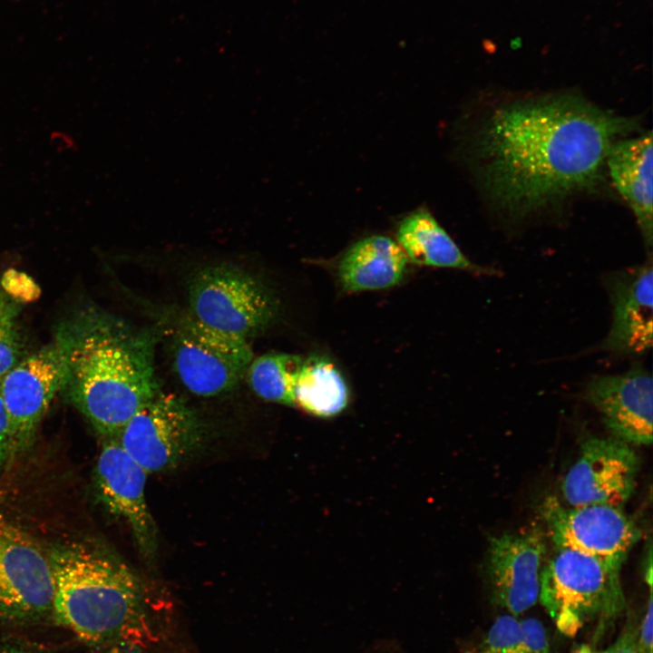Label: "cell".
Wrapping results in <instances>:
<instances>
[{"mask_svg":"<svg viewBox=\"0 0 653 653\" xmlns=\"http://www.w3.org/2000/svg\"><path fill=\"white\" fill-rule=\"evenodd\" d=\"M652 590L650 588L646 614L640 624L638 625V645L639 653H652Z\"/></svg>","mask_w":653,"mask_h":653,"instance_id":"26","label":"cell"},{"mask_svg":"<svg viewBox=\"0 0 653 653\" xmlns=\"http://www.w3.org/2000/svg\"><path fill=\"white\" fill-rule=\"evenodd\" d=\"M0 653H35L26 648L18 647H5L0 648Z\"/></svg>","mask_w":653,"mask_h":653,"instance_id":"29","label":"cell"},{"mask_svg":"<svg viewBox=\"0 0 653 653\" xmlns=\"http://www.w3.org/2000/svg\"><path fill=\"white\" fill-rule=\"evenodd\" d=\"M408 262L395 240L383 235L369 236L344 253L338 278L346 292L389 288L404 278Z\"/></svg>","mask_w":653,"mask_h":653,"instance_id":"17","label":"cell"},{"mask_svg":"<svg viewBox=\"0 0 653 653\" xmlns=\"http://www.w3.org/2000/svg\"><path fill=\"white\" fill-rule=\"evenodd\" d=\"M295 406L312 415L327 418L342 413L349 402L346 382L328 358L303 359L294 388Z\"/></svg>","mask_w":653,"mask_h":653,"instance_id":"19","label":"cell"},{"mask_svg":"<svg viewBox=\"0 0 653 653\" xmlns=\"http://www.w3.org/2000/svg\"><path fill=\"white\" fill-rule=\"evenodd\" d=\"M652 133L615 141L606 157L611 180L637 218L643 238L652 245Z\"/></svg>","mask_w":653,"mask_h":653,"instance_id":"16","label":"cell"},{"mask_svg":"<svg viewBox=\"0 0 653 653\" xmlns=\"http://www.w3.org/2000/svg\"><path fill=\"white\" fill-rule=\"evenodd\" d=\"M13 459L10 421L0 395V476Z\"/></svg>","mask_w":653,"mask_h":653,"instance_id":"25","label":"cell"},{"mask_svg":"<svg viewBox=\"0 0 653 653\" xmlns=\"http://www.w3.org/2000/svg\"><path fill=\"white\" fill-rule=\"evenodd\" d=\"M2 282L3 290L15 300L22 299V292L23 299L30 300L34 297L31 294L35 296L36 293L28 289L38 290L30 278L15 270L6 272Z\"/></svg>","mask_w":653,"mask_h":653,"instance_id":"24","label":"cell"},{"mask_svg":"<svg viewBox=\"0 0 653 653\" xmlns=\"http://www.w3.org/2000/svg\"><path fill=\"white\" fill-rule=\"evenodd\" d=\"M465 653H551L547 631L534 618L498 617L482 639Z\"/></svg>","mask_w":653,"mask_h":653,"instance_id":"20","label":"cell"},{"mask_svg":"<svg viewBox=\"0 0 653 653\" xmlns=\"http://www.w3.org/2000/svg\"><path fill=\"white\" fill-rule=\"evenodd\" d=\"M396 242L408 261L434 268H457L470 272L489 273V269L473 264L425 209L406 215L398 224Z\"/></svg>","mask_w":653,"mask_h":653,"instance_id":"18","label":"cell"},{"mask_svg":"<svg viewBox=\"0 0 653 653\" xmlns=\"http://www.w3.org/2000/svg\"><path fill=\"white\" fill-rule=\"evenodd\" d=\"M634 125L571 94L503 104L476 143L486 194L509 215L522 218L590 189L611 145Z\"/></svg>","mask_w":653,"mask_h":653,"instance_id":"1","label":"cell"},{"mask_svg":"<svg viewBox=\"0 0 653 653\" xmlns=\"http://www.w3.org/2000/svg\"><path fill=\"white\" fill-rule=\"evenodd\" d=\"M621 567L569 549H557L541 573L539 600L567 637L595 624L600 640L625 609Z\"/></svg>","mask_w":653,"mask_h":653,"instance_id":"4","label":"cell"},{"mask_svg":"<svg viewBox=\"0 0 653 653\" xmlns=\"http://www.w3.org/2000/svg\"><path fill=\"white\" fill-rule=\"evenodd\" d=\"M190 314L202 324L248 340L275 319L278 304L255 277L231 265L205 268L189 286Z\"/></svg>","mask_w":653,"mask_h":653,"instance_id":"5","label":"cell"},{"mask_svg":"<svg viewBox=\"0 0 653 653\" xmlns=\"http://www.w3.org/2000/svg\"><path fill=\"white\" fill-rule=\"evenodd\" d=\"M545 553L538 529L492 537L485 573L492 601L514 616L532 608L539 600Z\"/></svg>","mask_w":653,"mask_h":653,"instance_id":"12","label":"cell"},{"mask_svg":"<svg viewBox=\"0 0 653 653\" xmlns=\"http://www.w3.org/2000/svg\"><path fill=\"white\" fill-rule=\"evenodd\" d=\"M106 653H142L140 647L134 645H119L109 648Z\"/></svg>","mask_w":653,"mask_h":653,"instance_id":"28","label":"cell"},{"mask_svg":"<svg viewBox=\"0 0 653 653\" xmlns=\"http://www.w3.org/2000/svg\"><path fill=\"white\" fill-rule=\"evenodd\" d=\"M58 338L70 398L103 440H118L135 413L160 390L152 336L98 323Z\"/></svg>","mask_w":653,"mask_h":653,"instance_id":"3","label":"cell"},{"mask_svg":"<svg viewBox=\"0 0 653 653\" xmlns=\"http://www.w3.org/2000/svg\"><path fill=\"white\" fill-rule=\"evenodd\" d=\"M201 435L199 419L185 401L160 389L127 423L118 442L151 473L178 465L196 450Z\"/></svg>","mask_w":653,"mask_h":653,"instance_id":"7","label":"cell"},{"mask_svg":"<svg viewBox=\"0 0 653 653\" xmlns=\"http://www.w3.org/2000/svg\"><path fill=\"white\" fill-rule=\"evenodd\" d=\"M65 378V354L58 338L23 358L0 381V395L10 421L13 458L31 445Z\"/></svg>","mask_w":653,"mask_h":653,"instance_id":"10","label":"cell"},{"mask_svg":"<svg viewBox=\"0 0 653 653\" xmlns=\"http://www.w3.org/2000/svg\"><path fill=\"white\" fill-rule=\"evenodd\" d=\"M303 359L276 352L253 358L246 373L250 387L266 401L295 406L294 388Z\"/></svg>","mask_w":653,"mask_h":653,"instance_id":"21","label":"cell"},{"mask_svg":"<svg viewBox=\"0 0 653 653\" xmlns=\"http://www.w3.org/2000/svg\"><path fill=\"white\" fill-rule=\"evenodd\" d=\"M572 653H639L638 645V625L629 617L617 639L605 648H597L589 644L576 646Z\"/></svg>","mask_w":653,"mask_h":653,"instance_id":"23","label":"cell"},{"mask_svg":"<svg viewBox=\"0 0 653 653\" xmlns=\"http://www.w3.org/2000/svg\"><path fill=\"white\" fill-rule=\"evenodd\" d=\"M19 307L16 300L9 297L2 288H0V319L12 309Z\"/></svg>","mask_w":653,"mask_h":653,"instance_id":"27","label":"cell"},{"mask_svg":"<svg viewBox=\"0 0 653 653\" xmlns=\"http://www.w3.org/2000/svg\"><path fill=\"white\" fill-rule=\"evenodd\" d=\"M541 515L557 549L580 551L619 567L641 535L618 506H564L550 497L543 502Z\"/></svg>","mask_w":653,"mask_h":653,"instance_id":"8","label":"cell"},{"mask_svg":"<svg viewBox=\"0 0 653 653\" xmlns=\"http://www.w3.org/2000/svg\"><path fill=\"white\" fill-rule=\"evenodd\" d=\"M147 474L118 440H103L94 470L97 493L111 513L129 524L140 551L151 559L158 542L144 493Z\"/></svg>","mask_w":653,"mask_h":653,"instance_id":"13","label":"cell"},{"mask_svg":"<svg viewBox=\"0 0 653 653\" xmlns=\"http://www.w3.org/2000/svg\"><path fill=\"white\" fill-rule=\"evenodd\" d=\"M53 575L52 615L80 639L95 645H134L152 638L141 581L114 552L92 541L47 551Z\"/></svg>","mask_w":653,"mask_h":653,"instance_id":"2","label":"cell"},{"mask_svg":"<svg viewBox=\"0 0 653 653\" xmlns=\"http://www.w3.org/2000/svg\"><path fill=\"white\" fill-rule=\"evenodd\" d=\"M171 346L180 382L202 397L233 389L253 359L248 340L213 329L190 313L177 324Z\"/></svg>","mask_w":653,"mask_h":653,"instance_id":"6","label":"cell"},{"mask_svg":"<svg viewBox=\"0 0 653 653\" xmlns=\"http://www.w3.org/2000/svg\"><path fill=\"white\" fill-rule=\"evenodd\" d=\"M584 395L613 437L630 444L652 443L653 382L642 365L636 364L618 375L593 376Z\"/></svg>","mask_w":653,"mask_h":653,"instance_id":"14","label":"cell"},{"mask_svg":"<svg viewBox=\"0 0 653 653\" xmlns=\"http://www.w3.org/2000/svg\"><path fill=\"white\" fill-rule=\"evenodd\" d=\"M19 307L0 319V381L22 360V338L16 318Z\"/></svg>","mask_w":653,"mask_h":653,"instance_id":"22","label":"cell"},{"mask_svg":"<svg viewBox=\"0 0 653 653\" xmlns=\"http://www.w3.org/2000/svg\"><path fill=\"white\" fill-rule=\"evenodd\" d=\"M638 457L631 444L615 437H589L561 482L568 506L621 507L631 496Z\"/></svg>","mask_w":653,"mask_h":653,"instance_id":"11","label":"cell"},{"mask_svg":"<svg viewBox=\"0 0 653 653\" xmlns=\"http://www.w3.org/2000/svg\"><path fill=\"white\" fill-rule=\"evenodd\" d=\"M604 284L612 307V321L600 348L617 356L646 353L653 341L651 260L612 272Z\"/></svg>","mask_w":653,"mask_h":653,"instance_id":"15","label":"cell"},{"mask_svg":"<svg viewBox=\"0 0 653 653\" xmlns=\"http://www.w3.org/2000/svg\"><path fill=\"white\" fill-rule=\"evenodd\" d=\"M52 601L47 551L0 513V618L36 620L52 613Z\"/></svg>","mask_w":653,"mask_h":653,"instance_id":"9","label":"cell"}]
</instances>
